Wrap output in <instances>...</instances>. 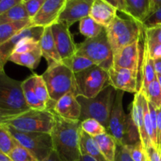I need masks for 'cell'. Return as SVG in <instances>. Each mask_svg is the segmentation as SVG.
<instances>
[{
	"label": "cell",
	"instance_id": "obj_1",
	"mask_svg": "<svg viewBox=\"0 0 161 161\" xmlns=\"http://www.w3.org/2000/svg\"><path fill=\"white\" fill-rule=\"evenodd\" d=\"M81 121L63 119L55 114V124L51 132L53 151L62 161H78L80 151Z\"/></svg>",
	"mask_w": 161,
	"mask_h": 161
},
{
	"label": "cell",
	"instance_id": "obj_2",
	"mask_svg": "<svg viewBox=\"0 0 161 161\" xmlns=\"http://www.w3.org/2000/svg\"><path fill=\"white\" fill-rule=\"evenodd\" d=\"M116 90L108 85L102 92L93 98L78 96L77 100L81 106L80 121L94 119L102 124L108 131L110 115L116 98Z\"/></svg>",
	"mask_w": 161,
	"mask_h": 161
},
{
	"label": "cell",
	"instance_id": "obj_3",
	"mask_svg": "<svg viewBox=\"0 0 161 161\" xmlns=\"http://www.w3.org/2000/svg\"><path fill=\"white\" fill-rule=\"evenodd\" d=\"M51 102H56L68 93L77 96L75 75L62 62L47 67L42 75Z\"/></svg>",
	"mask_w": 161,
	"mask_h": 161
},
{
	"label": "cell",
	"instance_id": "obj_4",
	"mask_svg": "<svg viewBox=\"0 0 161 161\" xmlns=\"http://www.w3.org/2000/svg\"><path fill=\"white\" fill-rule=\"evenodd\" d=\"M105 29L113 53L144 36V28L142 24L118 16Z\"/></svg>",
	"mask_w": 161,
	"mask_h": 161
},
{
	"label": "cell",
	"instance_id": "obj_5",
	"mask_svg": "<svg viewBox=\"0 0 161 161\" xmlns=\"http://www.w3.org/2000/svg\"><path fill=\"white\" fill-rule=\"evenodd\" d=\"M75 54L91 60L95 65L106 71L113 66V53L108 42L106 29L96 37L86 39L77 45Z\"/></svg>",
	"mask_w": 161,
	"mask_h": 161
},
{
	"label": "cell",
	"instance_id": "obj_6",
	"mask_svg": "<svg viewBox=\"0 0 161 161\" xmlns=\"http://www.w3.org/2000/svg\"><path fill=\"white\" fill-rule=\"evenodd\" d=\"M55 124V113L49 109H31L6 123L20 131L51 134Z\"/></svg>",
	"mask_w": 161,
	"mask_h": 161
},
{
	"label": "cell",
	"instance_id": "obj_7",
	"mask_svg": "<svg viewBox=\"0 0 161 161\" xmlns=\"http://www.w3.org/2000/svg\"><path fill=\"white\" fill-rule=\"evenodd\" d=\"M18 145L26 149L37 161H42L53 151L50 134L20 131L5 124Z\"/></svg>",
	"mask_w": 161,
	"mask_h": 161
},
{
	"label": "cell",
	"instance_id": "obj_8",
	"mask_svg": "<svg viewBox=\"0 0 161 161\" xmlns=\"http://www.w3.org/2000/svg\"><path fill=\"white\" fill-rule=\"evenodd\" d=\"M77 97L93 98L110 85L108 71L94 65L84 71L74 74Z\"/></svg>",
	"mask_w": 161,
	"mask_h": 161
},
{
	"label": "cell",
	"instance_id": "obj_9",
	"mask_svg": "<svg viewBox=\"0 0 161 161\" xmlns=\"http://www.w3.org/2000/svg\"><path fill=\"white\" fill-rule=\"evenodd\" d=\"M22 82L14 80L0 71V108L14 111H27L26 104L21 88Z\"/></svg>",
	"mask_w": 161,
	"mask_h": 161
},
{
	"label": "cell",
	"instance_id": "obj_10",
	"mask_svg": "<svg viewBox=\"0 0 161 161\" xmlns=\"http://www.w3.org/2000/svg\"><path fill=\"white\" fill-rule=\"evenodd\" d=\"M94 0H66L58 17V23L70 28L75 22L90 16Z\"/></svg>",
	"mask_w": 161,
	"mask_h": 161
},
{
	"label": "cell",
	"instance_id": "obj_11",
	"mask_svg": "<svg viewBox=\"0 0 161 161\" xmlns=\"http://www.w3.org/2000/svg\"><path fill=\"white\" fill-rule=\"evenodd\" d=\"M124 96V91H116V98L110 115L108 128V133H109L115 138L117 144L119 145L122 144L126 119H127V115L125 114L124 105H123Z\"/></svg>",
	"mask_w": 161,
	"mask_h": 161
},
{
	"label": "cell",
	"instance_id": "obj_12",
	"mask_svg": "<svg viewBox=\"0 0 161 161\" xmlns=\"http://www.w3.org/2000/svg\"><path fill=\"white\" fill-rule=\"evenodd\" d=\"M140 40L123 47L113 53V66L116 69H126L138 72L140 64Z\"/></svg>",
	"mask_w": 161,
	"mask_h": 161
},
{
	"label": "cell",
	"instance_id": "obj_13",
	"mask_svg": "<svg viewBox=\"0 0 161 161\" xmlns=\"http://www.w3.org/2000/svg\"><path fill=\"white\" fill-rule=\"evenodd\" d=\"M51 31L61 60L74 56L76 53L77 45L74 42L69 28L57 22L51 26Z\"/></svg>",
	"mask_w": 161,
	"mask_h": 161
},
{
	"label": "cell",
	"instance_id": "obj_14",
	"mask_svg": "<svg viewBox=\"0 0 161 161\" xmlns=\"http://www.w3.org/2000/svg\"><path fill=\"white\" fill-rule=\"evenodd\" d=\"M110 85L116 91L135 93L138 90V72L126 69H116L112 67L108 70Z\"/></svg>",
	"mask_w": 161,
	"mask_h": 161
},
{
	"label": "cell",
	"instance_id": "obj_15",
	"mask_svg": "<svg viewBox=\"0 0 161 161\" xmlns=\"http://www.w3.org/2000/svg\"><path fill=\"white\" fill-rule=\"evenodd\" d=\"M66 0H46L37 14L31 19V25L47 28L58 20Z\"/></svg>",
	"mask_w": 161,
	"mask_h": 161
},
{
	"label": "cell",
	"instance_id": "obj_16",
	"mask_svg": "<svg viewBox=\"0 0 161 161\" xmlns=\"http://www.w3.org/2000/svg\"><path fill=\"white\" fill-rule=\"evenodd\" d=\"M44 28H45L31 25L28 28H24L17 34H16L14 37L11 38L9 40L3 44L0 47V66L4 69L5 64L9 61V58L14 52V48L19 41L25 38H32L39 41L44 31Z\"/></svg>",
	"mask_w": 161,
	"mask_h": 161
},
{
	"label": "cell",
	"instance_id": "obj_17",
	"mask_svg": "<svg viewBox=\"0 0 161 161\" xmlns=\"http://www.w3.org/2000/svg\"><path fill=\"white\" fill-rule=\"evenodd\" d=\"M52 111L60 117L69 120H80L81 106L73 93H68L54 102Z\"/></svg>",
	"mask_w": 161,
	"mask_h": 161
},
{
	"label": "cell",
	"instance_id": "obj_18",
	"mask_svg": "<svg viewBox=\"0 0 161 161\" xmlns=\"http://www.w3.org/2000/svg\"><path fill=\"white\" fill-rule=\"evenodd\" d=\"M116 13L117 10L108 4L106 0H94L89 17L98 25L106 28L116 18L117 16Z\"/></svg>",
	"mask_w": 161,
	"mask_h": 161
},
{
	"label": "cell",
	"instance_id": "obj_19",
	"mask_svg": "<svg viewBox=\"0 0 161 161\" xmlns=\"http://www.w3.org/2000/svg\"><path fill=\"white\" fill-rule=\"evenodd\" d=\"M144 94L141 91H138L135 94V98H134L133 103H132L131 110L130 113L132 114L134 122L135 125L138 127L139 130L140 138L142 142L143 146L145 148H147L148 146H152L153 143L149 138L146 134V129H145L144 124V105H143V102H144Z\"/></svg>",
	"mask_w": 161,
	"mask_h": 161
},
{
	"label": "cell",
	"instance_id": "obj_20",
	"mask_svg": "<svg viewBox=\"0 0 161 161\" xmlns=\"http://www.w3.org/2000/svg\"><path fill=\"white\" fill-rule=\"evenodd\" d=\"M39 46L42 57L47 61L48 67L62 62L53 39L51 27L44 28V31L39 40Z\"/></svg>",
	"mask_w": 161,
	"mask_h": 161
},
{
	"label": "cell",
	"instance_id": "obj_21",
	"mask_svg": "<svg viewBox=\"0 0 161 161\" xmlns=\"http://www.w3.org/2000/svg\"><path fill=\"white\" fill-rule=\"evenodd\" d=\"M122 12L142 25L150 15V0H124Z\"/></svg>",
	"mask_w": 161,
	"mask_h": 161
},
{
	"label": "cell",
	"instance_id": "obj_22",
	"mask_svg": "<svg viewBox=\"0 0 161 161\" xmlns=\"http://www.w3.org/2000/svg\"><path fill=\"white\" fill-rule=\"evenodd\" d=\"M156 78L157 74L154 69L153 60L149 56L147 44L144 41L142 61L141 63V86L138 91L143 92Z\"/></svg>",
	"mask_w": 161,
	"mask_h": 161
},
{
	"label": "cell",
	"instance_id": "obj_23",
	"mask_svg": "<svg viewBox=\"0 0 161 161\" xmlns=\"http://www.w3.org/2000/svg\"><path fill=\"white\" fill-rule=\"evenodd\" d=\"M42 58L40 46L31 52L24 53H13L9 58V61L18 65L25 66L31 70H34L39 66Z\"/></svg>",
	"mask_w": 161,
	"mask_h": 161
},
{
	"label": "cell",
	"instance_id": "obj_24",
	"mask_svg": "<svg viewBox=\"0 0 161 161\" xmlns=\"http://www.w3.org/2000/svg\"><path fill=\"white\" fill-rule=\"evenodd\" d=\"M22 91L26 104L31 109L45 110L48 109V106L42 103L36 96L34 91V74L22 81Z\"/></svg>",
	"mask_w": 161,
	"mask_h": 161
},
{
	"label": "cell",
	"instance_id": "obj_25",
	"mask_svg": "<svg viewBox=\"0 0 161 161\" xmlns=\"http://www.w3.org/2000/svg\"><path fill=\"white\" fill-rule=\"evenodd\" d=\"M80 151L81 155L89 156L96 161H108L101 152L94 138L82 130H80Z\"/></svg>",
	"mask_w": 161,
	"mask_h": 161
},
{
	"label": "cell",
	"instance_id": "obj_26",
	"mask_svg": "<svg viewBox=\"0 0 161 161\" xmlns=\"http://www.w3.org/2000/svg\"><path fill=\"white\" fill-rule=\"evenodd\" d=\"M94 138L106 160L108 161H114L117 146V142L115 138L108 132L94 137Z\"/></svg>",
	"mask_w": 161,
	"mask_h": 161
},
{
	"label": "cell",
	"instance_id": "obj_27",
	"mask_svg": "<svg viewBox=\"0 0 161 161\" xmlns=\"http://www.w3.org/2000/svg\"><path fill=\"white\" fill-rule=\"evenodd\" d=\"M31 26V19L0 25V47L24 28Z\"/></svg>",
	"mask_w": 161,
	"mask_h": 161
},
{
	"label": "cell",
	"instance_id": "obj_28",
	"mask_svg": "<svg viewBox=\"0 0 161 161\" xmlns=\"http://www.w3.org/2000/svg\"><path fill=\"white\" fill-rule=\"evenodd\" d=\"M28 19L30 18L25 10V8L21 0L20 3H19L18 4L14 6V7L9 9V10L0 16V25L20 21V20H28Z\"/></svg>",
	"mask_w": 161,
	"mask_h": 161
},
{
	"label": "cell",
	"instance_id": "obj_29",
	"mask_svg": "<svg viewBox=\"0 0 161 161\" xmlns=\"http://www.w3.org/2000/svg\"><path fill=\"white\" fill-rule=\"evenodd\" d=\"M141 141L139 130L134 122L131 113L127 115L124 137H123V146H130Z\"/></svg>",
	"mask_w": 161,
	"mask_h": 161
},
{
	"label": "cell",
	"instance_id": "obj_30",
	"mask_svg": "<svg viewBox=\"0 0 161 161\" xmlns=\"http://www.w3.org/2000/svg\"><path fill=\"white\" fill-rule=\"evenodd\" d=\"M79 29H80V32L86 39H91L101 34L105 28L94 21L91 17H87L80 20Z\"/></svg>",
	"mask_w": 161,
	"mask_h": 161
},
{
	"label": "cell",
	"instance_id": "obj_31",
	"mask_svg": "<svg viewBox=\"0 0 161 161\" xmlns=\"http://www.w3.org/2000/svg\"><path fill=\"white\" fill-rule=\"evenodd\" d=\"M62 63L65 64L69 69H70L74 74L79 73L82 71H84L95 65L88 58L77 54H75L68 59L63 60Z\"/></svg>",
	"mask_w": 161,
	"mask_h": 161
},
{
	"label": "cell",
	"instance_id": "obj_32",
	"mask_svg": "<svg viewBox=\"0 0 161 161\" xmlns=\"http://www.w3.org/2000/svg\"><path fill=\"white\" fill-rule=\"evenodd\" d=\"M17 146L18 143L12 136L6 126L0 124V152L8 156Z\"/></svg>",
	"mask_w": 161,
	"mask_h": 161
},
{
	"label": "cell",
	"instance_id": "obj_33",
	"mask_svg": "<svg viewBox=\"0 0 161 161\" xmlns=\"http://www.w3.org/2000/svg\"><path fill=\"white\" fill-rule=\"evenodd\" d=\"M142 93L148 102L153 104L157 108H160L161 87L158 80H157V77L149 85V86Z\"/></svg>",
	"mask_w": 161,
	"mask_h": 161
},
{
	"label": "cell",
	"instance_id": "obj_34",
	"mask_svg": "<svg viewBox=\"0 0 161 161\" xmlns=\"http://www.w3.org/2000/svg\"><path fill=\"white\" fill-rule=\"evenodd\" d=\"M34 91L39 100L42 103L46 104L48 106L49 109V105L52 102L50 98L47 86L42 75L34 74Z\"/></svg>",
	"mask_w": 161,
	"mask_h": 161
},
{
	"label": "cell",
	"instance_id": "obj_35",
	"mask_svg": "<svg viewBox=\"0 0 161 161\" xmlns=\"http://www.w3.org/2000/svg\"><path fill=\"white\" fill-rule=\"evenodd\" d=\"M81 130L93 138L108 132L102 124L94 119H86L81 121Z\"/></svg>",
	"mask_w": 161,
	"mask_h": 161
},
{
	"label": "cell",
	"instance_id": "obj_36",
	"mask_svg": "<svg viewBox=\"0 0 161 161\" xmlns=\"http://www.w3.org/2000/svg\"><path fill=\"white\" fill-rule=\"evenodd\" d=\"M39 47V41L32 38H25L19 41L13 53H24L31 52Z\"/></svg>",
	"mask_w": 161,
	"mask_h": 161
},
{
	"label": "cell",
	"instance_id": "obj_37",
	"mask_svg": "<svg viewBox=\"0 0 161 161\" xmlns=\"http://www.w3.org/2000/svg\"><path fill=\"white\" fill-rule=\"evenodd\" d=\"M130 153L134 161H149L146 148L143 146L142 141L130 146H125Z\"/></svg>",
	"mask_w": 161,
	"mask_h": 161
},
{
	"label": "cell",
	"instance_id": "obj_38",
	"mask_svg": "<svg viewBox=\"0 0 161 161\" xmlns=\"http://www.w3.org/2000/svg\"><path fill=\"white\" fill-rule=\"evenodd\" d=\"M12 161H37L32 155L25 149L18 145L16 146L8 155Z\"/></svg>",
	"mask_w": 161,
	"mask_h": 161
},
{
	"label": "cell",
	"instance_id": "obj_39",
	"mask_svg": "<svg viewBox=\"0 0 161 161\" xmlns=\"http://www.w3.org/2000/svg\"><path fill=\"white\" fill-rule=\"evenodd\" d=\"M46 0H22L24 6L30 19H32L40 10Z\"/></svg>",
	"mask_w": 161,
	"mask_h": 161
},
{
	"label": "cell",
	"instance_id": "obj_40",
	"mask_svg": "<svg viewBox=\"0 0 161 161\" xmlns=\"http://www.w3.org/2000/svg\"><path fill=\"white\" fill-rule=\"evenodd\" d=\"M144 39L149 44H161V25L149 29H144Z\"/></svg>",
	"mask_w": 161,
	"mask_h": 161
},
{
	"label": "cell",
	"instance_id": "obj_41",
	"mask_svg": "<svg viewBox=\"0 0 161 161\" xmlns=\"http://www.w3.org/2000/svg\"><path fill=\"white\" fill-rule=\"evenodd\" d=\"M160 25H161V7L154 11L142 23V27L144 29H149Z\"/></svg>",
	"mask_w": 161,
	"mask_h": 161
},
{
	"label": "cell",
	"instance_id": "obj_42",
	"mask_svg": "<svg viewBox=\"0 0 161 161\" xmlns=\"http://www.w3.org/2000/svg\"><path fill=\"white\" fill-rule=\"evenodd\" d=\"M114 161H134L125 146L117 144Z\"/></svg>",
	"mask_w": 161,
	"mask_h": 161
},
{
	"label": "cell",
	"instance_id": "obj_43",
	"mask_svg": "<svg viewBox=\"0 0 161 161\" xmlns=\"http://www.w3.org/2000/svg\"><path fill=\"white\" fill-rule=\"evenodd\" d=\"M25 111H14L0 108V124H6L7 121L14 119Z\"/></svg>",
	"mask_w": 161,
	"mask_h": 161
},
{
	"label": "cell",
	"instance_id": "obj_44",
	"mask_svg": "<svg viewBox=\"0 0 161 161\" xmlns=\"http://www.w3.org/2000/svg\"><path fill=\"white\" fill-rule=\"evenodd\" d=\"M146 42V41L145 40ZM148 47V50H149V53L150 58L153 60L159 59L161 58V44L160 43H155V44H149L146 42Z\"/></svg>",
	"mask_w": 161,
	"mask_h": 161
},
{
	"label": "cell",
	"instance_id": "obj_45",
	"mask_svg": "<svg viewBox=\"0 0 161 161\" xmlns=\"http://www.w3.org/2000/svg\"><path fill=\"white\" fill-rule=\"evenodd\" d=\"M146 153H147L149 161H161V156L159 149L154 146H149L146 148Z\"/></svg>",
	"mask_w": 161,
	"mask_h": 161
},
{
	"label": "cell",
	"instance_id": "obj_46",
	"mask_svg": "<svg viewBox=\"0 0 161 161\" xmlns=\"http://www.w3.org/2000/svg\"><path fill=\"white\" fill-rule=\"evenodd\" d=\"M21 0H0V16L20 3Z\"/></svg>",
	"mask_w": 161,
	"mask_h": 161
},
{
	"label": "cell",
	"instance_id": "obj_47",
	"mask_svg": "<svg viewBox=\"0 0 161 161\" xmlns=\"http://www.w3.org/2000/svg\"><path fill=\"white\" fill-rule=\"evenodd\" d=\"M157 140H158L159 148L161 146V107L157 108Z\"/></svg>",
	"mask_w": 161,
	"mask_h": 161
},
{
	"label": "cell",
	"instance_id": "obj_48",
	"mask_svg": "<svg viewBox=\"0 0 161 161\" xmlns=\"http://www.w3.org/2000/svg\"><path fill=\"white\" fill-rule=\"evenodd\" d=\"M153 64L156 74L161 75V58L153 60Z\"/></svg>",
	"mask_w": 161,
	"mask_h": 161
},
{
	"label": "cell",
	"instance_id": "obj_49",
	"mask_svg": "<svg viewBox=\"0 0 161 161\" xmlns=\"http://www.w3.org/2000/svg\"><path fill=\"white\" fill-rule=\"evenodd\" d=\"M42 161H62V160L60 159V157H58V155L56 153V152H55V151H53L47 158H46L45 160Z\"/></svg>",
	"mask_w": 161,
	"mask_h": 161
},
{
	"label": "cell",
	"instance_id": "obj_50",
	"mask_svg": "<svg viewBox=\"0 0 161 161\" xmlns=\"http://www.w3.org/2000/svg\"><path fill=\"white\" fill-rule=\"evenodd\" d=\"M78 161H96L94 159H93L92 157H89V156L86 155H82L80 159Z\"/></svg>",
	"mask_w": 161,
	"mask_h": 161
},
{
	"label": "cell",
	"instance_id": "obj_51",
	"mask_svg": "<svg viewBox=\"0 0 161 161\" xmlns=\"http://www.w3.org/2000/svg\"><path fill=\"white\" fill-rule=\"evenodd\" d=\"M0 161H12L9 157L6 154L0 152Z\"/></svg>",
	"mask_w": 161,
	"mask_h": 161
},
{
	"label": "cell",
	"instance_id": "obj_52",
	"mask_svg": "<svg viewBox=\"0 0 161 161\" xmlns=\"http://www.w3.org/2000/svg\"><path fill=\"white\" fill-rule=\"evenodd\" d=\"M157 80H158L159 83H160V86L161 87V75H157Z\"/></svg>",
	"mask_w": 161,
	"mask_h": 161
},
{
	"label": "cell",
	"instance_id": "obj_53",
	"mask_svg": "<svg viewBox=\"0 0 161 161\" xmlns=\"http://www.w3.org/2000/svg\"><path fill=\"white\" fill-rule=\"evenodd\" d=\"M1 70H4V69H3V68H2L1 66H0V71H1Z\"/></svg>",
	"mask_w": 161,
	"mask_h": 161
},
{
	"label": "cell",
	"instance_id": "obj_54",
	"mask_svg": "<svg viewBox=\"0 0 161 161\" xmlns=\"http://www.w3.org/2000/svg\"><path fill=\"white\" fill-rule=\"evenodd\" d=\"M160 156H161V146H160Z\"/></svg>",
	"mask_w": 161,
	"mask_h": 161
}]
</instances>
